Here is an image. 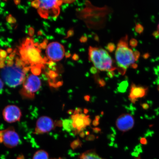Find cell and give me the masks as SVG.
Wrapping results in <instances>:
<instances>
[{
	"mask_svg": "<svg viewBox=\"0 0 159 159\" xmlns=\"http://www.w3.org/2000/svg\"><path fill=\"white\" fill-rule=\"evenodd\" d=\"M140 142L143 144H147V140L144 138H142L141 139Z\"/></svg>",
	"mask_w": 159,
	"mask_h": 159,
	"instance_id": "obj_34",
	"label": "cell"
},
{
	"mask_svg": "<svg viewBox=\"0 0 159 159\" xmlns=\"http://www.w3.org/2000/svg\"><path fill=\"white\" fill-rule=\"evenodd\" d=\"M63 159L62 158H55V159Z\"/></svg>",
	"mask_w": 159,
	"mask_h": 159,
	"instance_id": "obj_55",
	"label": "cell"
},
{
	"mask_svg": "<svg viewBox=\"0 0 159 159\" xmlns=\"http://www.w3.org/2000/svg\"><path fill=\"white\" fill-rule=\"evenodd\" d=\"M128 36L126 35L119 40L115 52V59L119 68V71L124 75L127 69L134 64L135 61L134 52L129 48Z\"/></svg>",
	"mask_w": 159,
	"mask_h": 159,
	"instance_id": "obj_1",
	"label": "cell"
},
{
	"mask_svg": "<svg viewBox=\"0 0 159 159\" xmlns=\"http://www.w3.org/2000/svg\"><path fill=\"white\" fill-rule=\"evenodd\" d=\"M34 30L32 27H30L28 33L29 35L31 36H33L34 34Z\"/></svg>",
	"mask_w": 159,
	"mask_h": 159,
	"instance_id": "obj_31",
	"label": "cell"
},
{
	"mask_svg": "<svg viewBox=\"0 0 159 159\" xmlns=\"http://www.w3.org/2000/svg\"><path fill=\"white\" fill-rule=\"evenodd\" d=\"M4 84L3 81L0 79V91L3 89Z\"/></svg>",
	"mask_w": 159,
	"mask_h": 159,
	"instance_id": "obj_39",
	"label": "cell"
},
{
	"mask_svg": "<svg viewBox=\"0 0 159 159\" xmlns=\"http://www.w3.org/2000/svg\"><path fill=\"white\" fill-rule=\"evenodd\" d=\"M71 119L75 134L82 131L85 127L90 125L91 122L89 116L82 114H73L71 116Z\"/></svg>",
	"mask_w": 159,
	"mask_h": 159,
	"instance_id": "obj_10",
	"label": "cell"
},
{
	"mask_svg": "<svg viewBox=\"0 0 159 159\" xmlns=\"http://www.w3.org/2000/svg\"><path fill=\"white\" fill-rule=\"evenodd\" d=\"M79 159H104L101 157L94 150L86 151L79 156Z\"/></svg>",
	"mask_w": 159,
	"mask_h": 159,
	"instance_id": "obj_14",
	"label": "cell"
},
{
	"mask_svg": "<svg viewBox=\"0 0 159 159\" xmlns=\"http://www.w3.org/2000/svg\"><path fill=\"white\" fill-rule=\"evenodd\" d=\"M134 124V120L132 115L123 114L117 119L116 125L118 130L122 132H126L132 129Z\"/></svg>",
	"mask_w": 159,
	"mask_h": 159,
	"instance_id": "obj_12",
	"label": "cell"
},
{
	"mask_svg": "<svg viewBox=\"0 0 159 159\" xmlns=\"http://www.w3.org/2000/svg\"><path fill=\"white\" fill-rule=\"evenodd\" d=\"M87 41V37L86 36H83L80 38V42L81 43H85Z\"/></svg>",
	"mask_w": 159,
	"mask_h": 159,
	"instance_id": "obj_30",
	"label": "cell"
},
{
	"mask_svg": "<svg viewBox=\"0 0 159 159\" xmlns=\"http://www.w3.org/2000/svg\"><path fill=\"white\" fill-rule=\"evenodd\" d=\"M130 45L132 48L136 47L138 44V42L137 40L134 39H132L130 41Z\"/></svg>",
	"mask_w": 159,
	"mask_h": 159,
	"instance_id": "obj_23",
	"label": "cell"
},
{
	"mask_svg": "<svg viewBox=\"0 0 159 159\" xmlns=\"http://www.w3.org/2000/svg\"><path fill=\"white\" fill-rule=\"evenodd\" d=\"M128 85V83L127 81H123L119 85V86L118 87L119 91L122 93L125 92L126 90Z\"/></svg>",
	"mask_w": 159,
	"mask_h": 159,
	"instance_id": "obj_17",
	"label": "cell"
},
{
	"mask_svg": "<svg viewBox=\"0 0 159 159\" xmlns=\"http://www.w3.org/2000/svg\"><path fill=\"white\" fill-rule=\"evenodd\" d=\"M95 40L97 41H99V38L98 36H96L95 37Z\"/></svg>",
	"mask_w": 159,
	"mask_h": 159,
	"instance_id": "obj_49",
	"label": "cell"
},
{
	"mask_svg": "<svg viewBox=\"0 0 159 159\" xmlns=\"http://www.w3.org/2000/svg\"><path fill=\"white\" fill-rule=\"evenodd\" d=\"M89 99H90V97H89V95H86V96L84 97L85 100L87 101H89Z\"/></svg>",
	"mask_w": 159,
	"mask_h": 159,
	"instance_id": "obj_42",
	"label": "cell"
},
{
	"mask_svg": "<svg viewBox=\"0 0 159 159\" xmlns=\"http://www.w3.org/2000/svg\"><path fill=\"white\" fill-rule=\"evenodd\" d=\"M93 125H94L95 126H98V125L99 124V121L97 120H94L93 121Z\"/></svg>",
	"mask_w": 159,
	"mask_h": 159,
	"instance_id": "obj_38",
	"label": "cell"
},
{
	"mask_svg": "<svg viewBox=\"0 0 159 159\" xmlns=\"http://www.w3.org/2000/svg\"><path fill=\"white\" fill-rule=\"evenodd\" d=\"M33 159H49V155L46 151L39 150L35 152Z\"/></svg>",
	"mask_w": 159,
	"mask_h": 159,
	"instance_id": "obj_15",
	"label": "cell"
},
{
	"mask_svg": "<svg viewBox=\"0 0 159 159\" xmlns=\"http://www.w3.org/2000/svg\"><path fill=\"white\" fill-rule=\"evenodd\" d=\"M54 126V123L51 118L46 116H42L37 121L35 134H38L48 133L53 130Z\"/></svg>",
	"mask_w": 159,
	"mask_h": 159,
	"instance_id": "obj_9",
	"label": "cell"
},
{
	"mask_svg": "<svg viewBox=\"0 0 159 159\" xmlns=\"http://www.w3.org/2000/svg\"><path fill=\"white\" fill-rule=\"evenodd\" d=\"M25 73L21 67L15 64L5 66L1 71V78L5 84L11 88H15L22 84L25 79Z\"/></svg>",
	"mask_w": 159,
	"mask_h": 159,
	"instance_id": "obj_4",
	"label": "cell"
},
{
	"mask_svg": "<svg viewBox=\"0 0 159 159\" xmlns=\"http://www.w3.org/2000/svg\"><path fill=\"white\" fill-rule=\"evenodd\" d=\"M140 53L139 52V51H136L134 52V55L135 61L138 60L139 56H140Z\"/></svg>",
	"mask_w": 159,
	"mask_h": 159,
	"instance_id": "obj_27",
	"label": "cell"
},
{
	"mask_svg": "<svg viewBox=\"0 0 159 159\" xmlns=\"http://www.w3.org/2000/svg\"><path fill=\"white\" fill-rule=\"evenodd\" d=\"M115 48H116V47H115V45L114 43H109L107 45L106 47V49L109 52H112L115 50Z\"/></svg>",
	"mask_w": 159,
	"mask_h": 159,
	"instance_id": "obj_20",
	"label": "cell"
},
{
	"mask_svg": "<svg viewBox=\"0 0 159 159\" xmlns=\"http://www.w3.org/2000/svg\"><path fill=\"white\" fill-rule=\"evenodd\" d=\"M7 52L3 49H0V57L6 58L7 57Z\"/></svg>",
	"mask_w": 159,
	"mask_h": 159,
	"instance_id": "obj_25",
	"label": "cell"
},
{
	"mask_svg": "<svg viewBox=\"0 0 159 159\" xmlns=\"http://www.w3.org/2000/svg\"><path fill=\"white\" fill-rule=\"evenodd\" d=\"M90 71L92 74H95L98 72V70L97 69L95 68V67H92L90 69Z\"/></svg>",
	"mask_w": 159,
	"mask_h": 159,
	"instance_id": "obj_32",
	"label": "cell"
},
{
	"mask_svg": "<svg viewBox=\"0 0 159 159\" xmlns=\"http://www.w3.org/2000/svg\"><path fill=\"white\" fill-rule=\"evenodd\" d=\"M158 90L159 91V85H158Z\"/></svg>",
	"mask_w": 159,
	"mask_h": 159,
	"instance_id": "obj_56",
	"label": "cell"
},
{
	"mask_svg": "<svg viewBox=\"0 0 159 159\" xmlns=\"http://www.w3.org/2000/svg\"><path fill=\"white\" fill-rule=\"evenodd\" d=\"M75 2V1H63V2H64V3H72V2Z\"/></svg>",
	"mask_w": 159,
	"mask_h": 159,
	"instance_id": "obj_44",
	"label": "cell"
},
{
	"mask_svg": "<svg viewBox=\"0 0 159 159\" xmlns=\"http://www.w3.org/2000/svg\"><path fill=\"white\" fill-rule=\"evenodd\" d=\"M40 52L38 48L35 47L33 40L30 39H27L20 48L21 59L25 64L30 63L32 66L41 68L47 60L42 58Z\"/></svg>",
	"mask_w": 159,
	"mask_h": 159,
	"instance_id": "obj_2",
	"label": "cell"
},
{
	"mask_svg": "<svg viewBox=\"0 0 159 159\" xmlns=\"http://www.w3.org/2000/svg\"><path fill=\"white\" fill-rule=\"evenodd\" d=\"M3 116L6 122L12 123L20 121L22 114L18 107L15 105H9L4 109Z\"/></svg>",
	"mask_w": 159,
	"mask_h": 159,
	"instance_id": "obj_11",
	"label": "cell"
},
{
	"mask_svg": "<svg viewBox=\"0 0 159 159\" xmlns=\"http://www.w3.org/2000/svg\"><path fill=\"white\" fill-rule=\"evenodd\" d=\"M89 59L95 68L102 71H113L116 68L113 66L112 58L104 49L89 47Z\"/></svg>",
	"mask_w": 159,
	"mask_h": 159,
	"instance_id": "obj_3",
	"label": "cell"
},
{
	"mask_svg": "<svg viewBox=\"0 0 159 159\" xmlns=\"http://www.w3.org/2000/svg\"><path fill=\"white\" fill-rule=\"evenodd\" d=\"M81 144L82 143H81V141L78 139L71 143V147L73 149H75L78 148L80 146Z\"/></svg>",
	"mask_w": 159,
	"mask_h": 159,
	"instance_id": "obj_19",
	"label": "cell"
},
{
	"mask_svg": "<svg viewBox=\"0 0 159 159\" xmlns=\"http://www.w3.org/2000/svg\"><path fill=\"white\" fill-rule=\"evenodd\" d=\"M85 134L84 132H81L80 133V136L81 137V138H83L85 136Z\"/></svg>",
	"mask_w": 159,
	"mask_h": 159,
	"instance_id": "obj_41",
	"label": "cell"
},
{
	"mask_svg": "<svg viewBox=\"0 0 159 159\" xmlns=\"http://www.w3.org/2000/svg\"><path fill=\"white\" fill-rule=\"evenodd\" d=\"M93 130L95 133H98L100 131V129L98 128H95L93 129Z\"/></svg>",
	"mask_w": 159,
	"mask_h": 159,
	"instance_id": "obj_40",
	"label": "cell"
},
{
	"mask_svg": "<svg viewBox=\"0 0 159 159\" xmlns=\"http://www.w3.org/2000/svg\"><path fill=\"white\" fill-rule=\"evenodd\" d=\"M142 107L144 109H147L149 108V106L148 104L146 103H144L142 104Z\"/></svg>",
	"mask_w": 159,
	"mask_h": 159,
	"instance_id": "obj_36",
	"label": "cell"
},
{
	"mask_svg": "<svg viewBox=\"0 0 159 159\" xmlns=\"http://www.w3.org/2000/svg\"><path fill=\"white\" fill-rule=\"evenodd\" d=\"M20 142L19 134L12 127L0 131V143H3L7 148H15L17 146Z\"/></svg>",
	"mask_w": 159,
	"mask_h": 159,
	"instance_id": "obj_7",
	"label": "cell"
},
{
	"mask_svg": "<svg viewBox=\"0 0 159 159\" xmlns=\"http://www.w3.org/2000/svg\"><path fill=\"white\" fill-rule=\"evenodd\" d=\"M23 84L21 94L24 97L29 98L34 97L35 93L39 90L41 86L40 79L33 74L29 75L25 78Z\"/></svg>",
	"mask_w": 159,
	"mask_h": 159,
	"instance_id": "obj_5",
	"label": "cell"
},
{
	"mask_svg": "<svg viewBox=\"0 0 159 159\" xmlns=\"http://www.w3.org/2000/svg\"><path fill=\"white\" fill-rule=\"evenodd\" d=\"M148 91V87L137 85L132 83L131 85L130 93L129 96V99L131 102L134 104L138 101V98L146 96Z\"/></svg>",
	"mask_w": 159,
	"mask_h": 159,
	"instance_id": "obj_13",
	"label": "cell"
},
{
	"mask_svg": "<svg viewBox=\"0 0 159 159\" xmlns=\"http://www.w3.org/2000/svg\"><path fill=\"white\" fill-rule=\"evenodd\" d=\"M31 71L33 75H39L41 73V68L38 66H32Z\"/></svg>",
	"mask_w": 159,
	"mask_h": 159,
	"instance_id": "obj_18",
	"label": "cell"
},
{
	"mask_svg": "<svg viewBox=\"0 0 159 159\" xmlns=\"http://www.w3.org/2000/svg\"><path fill=\"white\" fill-rule=\"evenodd\" d=\"M95 137L94 135H89L87 137L86 140L87 141H93L94 140Z\"/></svg>",
	"mask_w": 159,
	"mask_h": 159,
	"instance_id": "obj_29",
	"label": "cell"
},
{
	"mask_svg": "<svg viewBox=\"0 0 159 159\" xmlns=\"http://www.w3.org/2000/svg\"><path fill=\"white\" fill-rule=\"evenodd\" d=\"M79 58V55L77 54H75L73 55L72 57V59L74 60V61H77Z\"/></svg>",
	"mask_w": 159,
	"mask_h": 159,
	"instance_id": "obj_35",
	"label": "cell"
},
{
	"mask_svg": "<svg viewBox=\"0 0 159 159\" xmlns=\"http://www.w3.org/2000/svg\"><path fill=\"white\" fill-rule=\"evenodd\" d=\"M144 30V27L140 24H136L135 27V31L139 34L142 33Z\"/></svg>",
	"mask_w": 159,
	"mask_h": 159,
	"instance_id": "obj_21",
	"label": "cell"
},
{
	"mask_svg": "<svg viewBox=\"0 0 159 159\" xmlns=\"http://www.w3.org/2000/svg\"><path fill=\"white\" fill-rule=\"evenodd\" d=\"M61 1H39L38 12L41 17L48 19L52 11L54 16L57 17L59 14V7L61 5Z\"/></svg>",
	"mask_w": 159,
	"mask_h": 159,
	"instance_id": "obj_6",
	"label": "cell"
},
{
	"mask_svg": "<svg viewBox=\"0 0 159 159\" xmlns=\"http://www.w3.org/2000/svg\"><path fill=\"white\" fill-rule=\"evenodd\" d=\"M132 66L133 68H137V67H138V65L136 64H135V63H134V64H133L132 66Z\"/></svg>",
	"mask_w": 159,
	"mask_h": 159,
	"instance_id": "obj_45",
	"label": "cell"
},
{
	"mask_svg": "<svg viewBox=\"0 0 159 159\" xmlns=\"http://www.w3.org/2000/svg\"><path fill=\"white\" fill-rule=\"evenodd\" d=\"M5 5V3L2 2V3H1V5L2 7H4Z\"/></svg>",
	"mask_w": 159,
	"mask_h": 159,
	"instance_id": "obj_50",
	"label": "cell"
},
{
	"mask_svg": "<svg viewBox=\"0 0 159 159\" xmlns=\"http://www.w3.org/2000/svg\"><path fill=\"white\" fill-rule=\"evenodd\" d=\"M65 56L66 58H68V57H69L71 56V54L70 53L67 52L65 53Z\"/></svg>",
	"mask_w": 159,
	"mask_h": 159,
	"instance_id": "obj_43",
	"label": "cell"
},
{
	"mask_svg": "<svg viewBox=\"0 0 159 159\" xmlns=\"http://www.w3.org/2000/svg\"><path fill=\"white\" fill-rule=\"evenodd\" d=\"M46 54L48 58L51 61H61L65 55L64 47L60 43L57 42L51 43L47 46Z\"/></svg>",
	"mask_w": 159,
	"mask_h": 159,
	"instance_id": "obj_8",
	"label": "cell"
},
{
	"mask_svg": "<svg viewBox=\"0 0 159 159\" xmlns=\"http://www.w3.org/2000/svg\"><path fill=\"white\" fill-rule=\"evenodd\" d=\"M97 81H98L99 84L101 87L104 86L105 84H106L105 81L102 79H98V80H97Z\"/></svg>",
	"mask_w": 159,
	"mask_h": 159,
	"instance_id": "obj_26",
	"label": "cell"
},
{
	"mask_svg": "<svg viewBox=\"0 0 159 159\" xmlns=\"http://www.w3.org/2000/svg\"><path fill=\"white\" fill-rule=\"evenodd\" d=\"M107 75L111 78L114 76V72L113 71H108L107 73Z\"/></svg>",
	"mask_w": 159,
	"mask_h": 159,
	"instance_id": "obj_33",
	"label": "cell"
},
{
	"mask_svg": "<svg viewBox=\"0 0 159 159\" xmlns=\"http://www.w3.org/2000/svg\"><path fill=\"white\" fill-rule=\"evenodd\" d=\"M63 128L67 132H70L73 129L72 126V121L71 119H65L62 123Z\"/></svg>",
	"mask_w": 159,
	"mask_h": 159,
	"instance_id": "obj_16",
	"label": "cell"
},
{
	"mask_svg": "<svg viewBox=\"0 0 159 159\" xmlns=\"http://www.w3.org/2000/svg\"><path fill=\"white\" fill-rule=\"evenodd\" d=\"M12 50L11 48H9L7 49V52L8 53H11L12 52Z\"/></svg>",
	"mask_w": 159,
	"mask_h": 159,
	"instance_id": "obj_46",
	"label": "cell"
},
{
	"mask_svg": "<svg viewBox=\"0 0 159 159\" xmlns=\"http://www.w3.org/2000/svg\"><path fill=\"white\" fill-rule=\"evenodd\" d=\"M5 61H0V68L3 69L5 67Z\"/></svg>",
	"mask_w": 159,
	"mask_h": 159,
	"instance_id": "obj_37",
	"label": "cell"
},
{
	"mask_svg": "<svg viewBox=\"0 0 159 159\" xmlns=\"http://www.w3.org/2000/svg\"><path fill=\"white\" fill-rule=\"evenodd\" d=\"M39 1H35L31 3V5L33 7L36 9H39Z\"/></svg>",
	"mask_w": 159,
	"mask_h": 159,
	"instance_id": "obj_24",
	"label": "cell"
},
{
	"mask_svg": "<svg viewBox=\"0 0 159 159\" xmlns=\"http://www.w3.org/2000/svg\"><path fill=\"white\" fill-rule=\"evenodd\" d=\"M15 2L16 4L19 5V4L20 2V1H15Z\"/></svg>",
	"mask_w": 159,
	"mask_h": 159,
	"instance_id": "obj_47",
	"label": "cell"
},
{
	"mask_svg": "<svg viewBox=\"0 0 159 159\" xmlns=\"http://www.w3.org/2000/svg\"><path fill=\"white\" fill-rule=\"evenodd\" d=\"M99 119H100V117H99V116H97L96 117H95V120L99 121Z\"/></svg>",
	"mask_w": 159,
	"mask_h": 159,
	"instance_id": "obj_48",
	"label": "cell"
},
{
	"mask_svg": "<svg viewBox=\"0 0 159 159\" xmlns=\"http://www.w3.org/2000/svg\"><path fill=\"white\" fill-rule=\"evenodd\" d=\"M3 10L0 7V14L3 12Z\"/></svg>",
	"mask_w": 159,
	"mask_h": 159,
	"instance_id": "obj_53",
	"label": "cell"
},
{
	"mask_svg": "<svg viewBox=\"0 0 159 159\" xmlns=\"http://www.w3.org/2000/svg\"><path fill=\"white\" fill-rule=\"evenodd\" d=\"M74 112V111H73V110H70L69 112H68V113L69 114H72V113Z\"/></svg>",
	"mask_w": 159,
	"mask_h": 159,
	"instance_id": "obj_51",
	"label": "cell"
},
{
	"mask_svg": "<svg viewBox=\"0 0 159 159\" xmlns=\"http://www.w3.org/2000/svg\"><path fill=\"white\" fill-rule=\"evenodd\" d=\"M158 33H159V23L158 25Z\"/></svg>",
	"mask_w": 159,
	"mask_h": 159,
	"instance_id": "obj_54",
	"label": "cell"
},
{
	"mask_svg": "<svg viewBox=\"0 0 159 159\" xmlns=\"http://www.w3.org/2000/svg\"><path fill=\"white\" fill-rule=\"evenodd\" d=\"M7 21L8 23L11 24H14L16 22V20L15 18L13 17L11 15H9L7 16Z\"/></svg>",
	"mask_w": 159,
	"mask_h": 159,
	"instance_id": "obj_22",
	"label": "cell"
},
{
	"mask_svg": "<svg viewBox=\"0 0 159 159\" xmlns=\"http://www.w3.org/2000/svg\"><path fill=\"white\" fill-rule=\"evenodd\" d=\"M89 111L87 110V109H84V112L85 114H87V113H88Z\"/></svg>",
	"mask_w": 159,
	"mask_h": 159,
	"instance_id": "obj_52",
	"label": "cell"
},
{
	"mask_svg": "<svg viewBox=\"0 0 159 159\" xmlns=\"http://www.w3.org/2000/svg\"><path fill=\"white\" fill-rule=\"evenodd\" d=\"M74 34V30L73 29L70 30L68 31V32H67V36L66 37V38L72 36Z\"/></svg>",
	"mask_w": 159,
	"mask_h": 159,
	"instance_id": "obj_28",
	"label": "cell"
}]
</instances>
